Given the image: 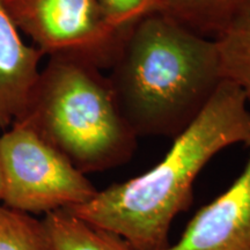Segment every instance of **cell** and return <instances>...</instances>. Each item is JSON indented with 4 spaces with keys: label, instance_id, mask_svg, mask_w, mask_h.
Masks as SVG:
<instances>
[{
    "label": "cell",
    "instance_id": "cell-10",
    "mask_svg": "<svg viewBox=\"0 0 250 250\" xmlns=\"http://www.w3.org/2000/svg\"><path fill=\"white\" fill-rule=\"evenodd\" d=\"M247 0H161L159 11L193 33L213 40Z\"/></svg>",
    "mask_w": 250,
    "mask_h": 250
},
{
    "label": "cell",
    "instance_id": "cell-8",
    "mask_svg": "<svg viewBox=\"0 0 250 250\" xmlns=\"http://www.w3.org/2000/svg\"><path fill=\"white\" fill-rule=\"evenodd\" d=\"M221 79L239 87L250 102V0L213 39Z\"/></svg>",
    "mask_w": 250,
    "mask_h": 250
},
{
    "label": "cell",
    "instance_id": "cell-2",
    "mask_svg": "<svg viewBox=\"0 0 250 250\" xmlns=\"http://www.w3.org/2000/svg\"><path fill=\"white\" fill-rule=\"evenodd\" d=\"M109 70L118 107L137 137L176 138L224 81L213 40L160 12L126 31Z\"/></svg>",
    "mask_w": 250,
    "mask_h": 250
},
{
    "label": "cell",
    "instance_id": "cell-1",
    "mask_svg": "<svg viewBox=\"0 0 250 250\" xmlns=\"http://www.w3.org/2000/svg\"><path fill=\"white\" fill-rule=\"evenodd\" d=\"M246 94L223 81L204 110L147 173L111 184L89 202L66 208L87 223L116 233L133 250H164L171 223L192 203L193 182L221 149L250 142Z\"/></svg>",
    "mask_w": 250,
    "mask_h": 250
},
{
    "label": "cell",
    "instance_id": "cell-9",
    "mask_svg": "<svg viewBox=\"0 0 250 250\" xmlns=\"http://www.w3.org/2000/svg\"><path fill=\"white\" fill-rule=\"evenodd\" d=\"M43 224L54 250H133L123 237L67 210L46 213Z\"/></svg>",
    "mask_w": 250,
    "mask_h": 250
},
{
    "label": "cell",
    "instance_id": "cell-5",
    "mask_svg": "<svg viewBox=\"0 0 250 250\" xmlns=\"http://www.w3.org/2000/svg\"><path fill=\"white\" fill-rule=\"evenodd\" d=\"M20 33L44 56L110 68L126 31L112 27L99 0H4Z\"/></svg>",
    "mask_w": 250,
    "mask_h": 250
},
{
    "label": "cell",
    "instance_id": "cell-13",
    "mask_svg": "<svg viewBox=\"0 0 250 250\" xmlns=\"http://www.w3.org/2000/svg\"><path fill=\"white\" fill-rule=\"evenodd\" d=\"M4 171H2V162H1V153H0V202L4 195Z\"/></svg>",
    "mask_w": 250,
    "mask_h": 250
},
{
    "label": "cell",
    "instance_id": "cell-11",
    "mask_svg": "<svg viewBox=\"0 0 250 250\" xmlns=\"http://www.w3.org/2000/svg\"><path fill=\"white\" fill-rule=\"evenodd\" d=\"M0 250H54L42 220L0 204Z\"/></svg>",
    "mask_w": 250,
    "mask_h": 250
},
{
    "label": "cell",
    "instance_id": "cell-6",
    "mask_svg": "<svg viewBox=\"0 0 250 250\" xmlns=\"http://www.w3.org/2000/svg\"><path fill=\"white\" fill-rule=\"evenodd\" d=\"M245 169L190 220L180 241L164 250H250V142Z\"/></svg>",
    "mask_w": 250,
    "mask_h": 250
},
{
    "label": "cell",
    "instance_id": "cell-12",
    "mask_svg": "<svg viewBox=\"0 0 250 250\" xmlns=\"http://www.w3.org/2000/svg\"><path fill=\"white\" fill-rule=\"evenodd\" d=\"M99 2L109 23L125 33L140 19L158 12L161 0H99Z\"/></svg>",
    "mask_w": 250,
    "mask_h": 250
},
{
    "label": "cell",
    "instance_id": "cell-7",
    "mask_svg": "<svg viewBox=\"0 0 250 250\" xmlns=\"http://www.w3.org/2000/svg\"><path fill=\"white\" fill-rule=\"evenodd\" d=\"M44 55L24 42L0 0V130L22 116Z\"/></svg>",
    "mask_w": 250,
    "mask_h": 250
},
{
    "label": "cell",
    "instance_id": "cell-3",
    "mask_svg": "<svg viewBox=\"0 0 250 250\" xmlns=\"http://www.w3.org/2000/svg\"><path fill=\"white\" fill-rule=\"evenodd\" d=\"M14 123L35 131L85 175L124 165L137 146L108 76L74 58H49Z\"/></svg>",
    "mask_w": 250,
    "mask_h": 250
},
{
    "label": "cell",
    "instance_id": "cell-4",
    "mask_svg": "<svg viewBox=\"0 0 250 250\" xmlns=\"http://www.w3.org/2000/svg\"><path fill=\"white\" fill-rule=\"evenodd\" d=\"M2 205L24 214L50 213L85 204L98 190L57 148L27 125L0 136Z\"/></svg>",
    "mask_w": 250,
    "mask_h": 250
}]
</instances>
